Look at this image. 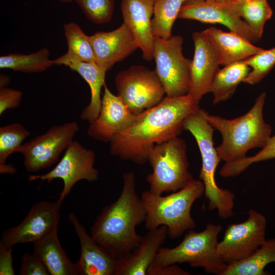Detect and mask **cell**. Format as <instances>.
<instances>
[{
	"label": "cell",
	"mask_w": 275,
	"mask_h": 275,
	"mask_svg": "<svg viewBox=\"0 0 275 275\" xmlns=\"http://www.w3.org/2000/svg\"><path fill=\"white\" fill-rule=\"evenodd\" d=\"M167 236L165 225L148 231L135 249L117 260L115 275H146Z\"/></svg>",
	"instance_id": "cell-20"
},
{
	"label": "cell",
	"mask_w": 275,
	"mask_h": 275,
	"mask_svg": "<svg viewBox=\"0 0 275 275\" xmlns=\"http://www.w3.org/2000/svg\"><path fill=\"white\" fill-rule=\"evenodd\" d=\"M54 65L69 67L78 73L89 85L91 99L89 104L82 111L80 117L89 123L98 117L101 106V92L105 85L106 71L97 64L76 60H64L56 62Z\"/></svg>",
	"instance_id": "cell-22"
},
{
	"label": "cell",
	"mask_w": 275,
	"mask_h": 275,
	"mask_svg": "<svg viewBox=\"0 0 275 275\" xmlns=\"http://www.w3.org/2000/svg\"><path fill=\"white\" fill-rule=\"evenodd\" d=\"M244 61L252 70L243 82L250 85L258 84L275 66V46L255 54Z\"/></svg>",
	"instance_id": "cell-32"
},
{
	"label": "cell",
	"mask_w": 275,
	"mask_h": 275,
	"mask_svg": "<svg viewBox=\"0 0 275 275\" xmlns=\"http://www.w3.org/2000/svg\"><path fill=\"white\" fill-rule=\"evenodd\" d=\"M154 1H155V0H154Z\"/></svg>",
	"instance_id": "cell-42"
},
{
	"label": "cell",
	"mask_w": 275,
	"mask_h": 275,
	"mask_svg": "<svg viewBox=\"0 0 275 275\" xmlns=\"http://www.w3.org/2000/svg\"><path fill=\"white\" fill-rule=\"evenodd\" d=\"M266 93H261L253 106L245 114L227 119L206 112V118L222 136L221 143L216 147L222 160L231 162L246 157L251 149L264 147L271 136L272 128L263 117Z\"/></svg>",
	"instance_id": "cell-3"
},
{
	"label": "cell",
	"mask_w": 275,
	"mask_h": 275,
	"mask_svg": "<svg viewBox=\"0 0 275 275\" xmlns=\"http://www.w3.org/2000/svg\"><path fill=\"white\" fill-rule=\"evenodd\" d=\"M200 108L189 94L177 97L166 96L156 105L138 115L127 130L110 142L109 153L124 160L142 164L157 144L179 136L186 118Z\"/></svg>",
	"instance_id": "cell-1"
},
{
	"label": "cell",
	"mask_w": 275,
	"mask_h": 275,
	"mask_svg": "<svg viewBox=\"0 0 275 275\" xmlns=\"http://www.w3.org/2000/svg\"><path fill=\"white\" fill-rule=\"evenodd\" d=\"M275 159V134L271 136L266 145L253 156L231 162H225L220 171V175L224 178L239 175L251 164Z\"/></svg>",
	"instance_id": "cell-31"
},
{
	"label": "cell",
	"mask_w": 275,
	"mask_h": 275,
	"mask_svg": "<svg viewBox=\"0 0 275 275\" xmlns=\"http://www.w3.org/2000/svg\"><path fill=\"white\" fill-rule=\"evenodd\" d=\"M275 263V237L266 239L249 258L228 265L222 275H269L265 268Z\"/></svg>",
	"instance_id": "cell-25"
},
{
	"label": "cell",
	"mask_w": 275,
	"mask_h": 275,
	"mask_svg": "<svg viewBox=\"0 0 275 275\" xmlns=\"http://www.w3.org/2000/svg\"><path fill=\"white\" fill-rule=\"evenodd\" d=\"M233 1H235L236 2H246V1H251V0H233Z\"/></svg>",
	"instance_id": "cell-40"
},
{
	"label": "cell",
	"mask_w": 275,
	"mask_h": 275,
	"mask_svg": "<svg viewBox=\"0 0 275 275\" xmlns=\"http://www.w3.org/2000/svg\"><path fill=\"white\" fill-rule=\"evenodd\" d=\"M251 68L244 60L233 62L218 69L212 81L210 92L213 95V104L229 100L237 86L247 76Z\"/></svg>",
	"instance_id": "cell-24"
},
{
	"label": "cell",
	"mask_w": 275,
	"mask_h": 275,
	"mask_svg": "<svg viewBox=\"0 0 275 275\" xmlns=\"http://www.w3.org/2000/svg\"><path fill=\"white\" fill-rule=\"evenodd\" d=\"M64 31L68 45L67 51L53 60L54 65L56 62L68 60L96 63L89 36L85 34L81 28L73 22L65 24Z\"/></svg>",
	"instance_id": "cell-26"
},
{
	"label": "cell",
	"mask_w": 275,
	"mask_h": 275,
	"mask_svg": "<svg viewBox=\"0 0 275 275\" xmlns=\"http://www.w3.org/2000/svg\"><path fill=\"white\" fill-rule=\"evenodd\" d=\"M123 181L118 198L102 209L91 229L93 239L117 260L139 245L142 236L135 228L146 218L143 202L136 193L134 173H124Z\"/></svg>",
	"instance_id": "cell-2"
},
{
	"label": "cell",
	"mask_w": 275,
	"mask_h": 275,
	"mask_svg": "<svg viewBox=\"0 0 275 275\" xmlns=\"http://www.w3.org/2000/svg\"><path fill=\"white\" fill-rule=\"evenodd\" d=\"M12 248L0 241V275L15 274L12 263Z\"/></svg>",
	"instance_id": "cell-36"
},
{
	"label": "cell",
	"mask_w": 275,
	"mask_h": 275,
	"mask_svg": "<svg viewBox=\"0 0 275 275\" xmlns=\"http://www.w3.org/2000/svg\"><path fill=\"white\" fill-rule=\"evenodd\" d=\"M58 229L33 243V253L43 262L51 275H78L73 263L62 247L58 236Z\"/></svg>",
	"instance_id": "cell-23"
},
{
	"label": "cell",
	"mask_w": 275,
	"mask_h": 275,
	"mask_svg": "<svg viewBox=\"0 0 275 275\" xmlns=\"http://www.w3.org/2000/svg\"><path fill=\"white\" fill-rule=\"evenodd\" d=\"M221 225L209 223L201 232L187 231L182 241L173 248L160 247L150 266H163L188 263L203 268L208 273L222 275L228 265L219 257L217 248Z\"/></svg>",
	"instance_id": "cell-6"
},
{
	"label": "cell",
	"mask_w": 275,
	"mask_h": 275,
	"mask_svg": "<svg viewBox=\"0 0 275 275\" xmlns=\"http://www.w3.org/2000/svg\"><path fill=\"white\" fill-rule=\"evenodd\" d=\"M186 1H187V0H185ZM212 1H220V2H225V1H230V0H212Z\"/></svg>",
	"instance_id": "cell-41"
},
{
	"label": "cell",
	"mask_w": 275,
	"mask_h": 275,
	"mask_svg": "<svg viewBox=\"0 0 275 275\" xmlns=\"http://www.w3.org/2000/svg\"><path fill=\"white\" fill-rule=\"evenodd\" d=\"M204 194V185L200 179H194L182 189L166 196L143 191L141 198L146 210V229L149 231L165 225L170 238L180 237L196 227L191 207Z\"/></svg>",
	"instance_id": "cell-4"
},
{
	"label": "cell",
	"mask_w": 275,
	"mask_h": 275,
	"mask_svg": "<svg viewBox=\"0 0 275 275\" xmlns=\"http://www.w3.org/2000/svg\"><path fill=\"white\" fill-rule=\"evenodd\" d=\"M138 116L129 110L118 95L113 94L105 85L99 114L90 123L88 135L97 141L110 143L115 135L129 128Z\"/></svg>",
	"instance_id": "cell-15"
},
{
	"label": "cell",
	"mask_w": 275,
	"mask_h": 275,
	"mask_svg": "<svg viewBox=\"0 0 275 275\" xmlns=\"http://www.w3.org/2000/svg\"><path fill=\"white\" fill-rule=\"evenodd\" d=\"M22 92L7 87L0 88V115L10 109L18 107L21 101Z\"/></svg>",
	"instance_id": "cell-35"
},
{
	"label": "cell",
	"mask_w": 275,
	"mask_h": 275,
	"mask_svg": "<svg viewBox=\"0 0 275 275\" xmlns=\"http://www.w3.org/2000/svg\"><path fill=\"white\" fill-rule=\"evenodd\" d=\"M19 274L20 275L50 274L41 260L33 253L31 254L25 253L22 256Z\"/></svg>",
	"instance_id": "cell-34"
},
{
	"label": "cell",
	"mask_w": 275,
	"mask_h": 275,
	"mask_svg": "<svg viewBox=\"0 0 275 275\" xmlns=\"http://www.w3.org/2000/svg\"><path fill=\"white\" fill-rule=\"evenodd\" d=\"M96 63L106 72L139 48L125 22L110 32H97L89 36Z\"/></svg>",
	"instance_id": "cell-17"
},
{
	"label": "cell",
	"mask_w": 275,
	"mask_h": 275,
	"mask_svg": "<svg viewBox=\"0 0 275 275\" xmlns=\"http://www.w3.org/2000/svg\"><path fill=\"white\" fill-rule=\"evenodd\" d=\"M95 160V154L93 150L73 140L53 169L44 174L31 176L29 179H39L49 183L55 179H61L63 187L59 200L63 202L78 181L85 180L94 182L98 179V171L94 167Z\"/></svg>",
	"instance_id": "cell-12"
},
{
	"label": "cell",
	"mask_w": 275,
	"mask_h": 275,
	"mask_svg": "<svg viewBox=\"0 0 275 275\" xmlns=\"http://www.w3.org/2000/svg\"><path fill=\"white\" fill-rule=\"evenodd\" d=\"M68 218L80 245V257L76 263L78 275H115L117 259L93 239L74 213H69Z\"/></svg>",
	"instance_id": "cell-18"
},
{
	"label": "cell",
	"mask_w": 275,
	"mask_h": 275,
	"mask_svg": "<svg viewBox=\"0 0 275 275\" xmlns=\"http://www.w3.org/2000/svg\"><path fill=\"white\" fill-rule=\"evenodd\" d=\"M31 133L22 124L14 123L0 127V173L14 174L16 169L7 164L8 157L13 153L20 152L23 141Z\"/></svg>",
	"instance_id": "cell-28"
},
{
	"label": "cell",
	"mask_w": 275,
	"mask_h": 275,
	"mask_svg": "<svg viewBox=\"0 0 275 275\" xmlns=\"http://www.w3.org/2000/svg\"><path fill=\"white\" fill-rule=\"evenodd\" d=\"M229 4L236 14L249 25L255 36L260 40L265 23L272 15V10L267 0L246 2L229 1Z\"/></svg>",
	"instance_id": "cell-27"
},
{
	"label": "cell",
	"mask_w": 275,
	"mask_h": 275,
	"mask_svg": "<svg viewBox=\"0 0 275 275\" xmlns=\"http://www.w3.org/2000/svg\"><path fill=\"white\" fill-rule=\"evenodd\" d=\"M10 82L9 77L5 74H1L0 76V88L6 87Z\"/></svg>",
	"instance_id": "cell-38"
},
{
	"label": "cell",
	"mask_w": 275,
	"mask_h": 275,
	"mask_svg": "<svg viewBox=\"0 0 275 275\" xmlns=\"http://www.w3.org/2000/svg\"><path fill=\"white\" fill-rule=\"evenodd\" d=\"M148 161L152 172L146 181L154 194L177 191L194 179L188 170L186 143L179 136L156 145Z\"/></svg>",
	"instance_id": "cell-7"
},
{
	"label": "cell",
	"mask_w": 275,
	"mask_h": 275,
	"mask_svg": "<svg viewBox=\"0 0 275 275\" xmlns=\"http://www.w3.org/2000/svg\"><path fill=\"white\" fill-rule=\"evenodd\" d=\"M185 0H155L151 20L154 37L168 39L181 8Z\"/></svg>",
	"instance_id": "cell-30"
},
{
	"label": "cell",
	"mask_w": 275,
	"mask_h": 275,
	"mask_svg": "<svg viewBox=\"0 0 275 275\" xmlns=\"http://www.w3.org/2000/svg\"><path fill=\"white\" fill-rule=\"evenodd\" d=\"M183 38L174 35L168 39L154 37L153 59L155 71L163 87L166 96L186 95L190 90L191 60L182 52Z\"/></svg>",
	"instance_id": "cell-8"
},
{
	"label": "cell",
	"mask_w": 275,
	"mask_h": 275,
	"mask_svg": "<svg viewBox=\"0 0 275 275\" xmlns=\"http://www.w3.org/2000/svg\"><path fill=\"white\" fill-rule=\"evenodd\" d=\"M266 227L265 216L254 209L250 210L244 222L227 227L223 239L218 243L219 257L227 265L249 258L266 239Z\"/></svg>",
	"instance_id": "cell-10"
},
{
	"label": "cell",
	"mask_w": 275,
	"mask_h": 275,
	"mask_svg": "<svg viewBox=\"0 0 275 275\" xmlns=\"http://www.w3.org/2000/svg\"><path fill=\"white\" fill-rule=\"evenodd\" d=\"M154 0H121V10L147 61L153 59L154 36L151 25Z\"/></svg>",
	"instance_id": "cell-19"
},
{
	"label": "cell",
	"mask_w": 275,
	"mask_h": 275,
	"mask_svg": "<svg viewBox=\"0 0 275 275\" xmlns=\"http://www.w3.org/2000/svg\"><path fill=\"white\" fill-rule=\"evenodd\" d=\"M62 202L42 201L35 203L18 225L2 233L1 241L13 246L19 243H34L58 229Z\"/></svg>",
	"instance_id": "cell-13"
},
{
	"label": "cell",
	"mask_w": 275,
	"mask_h": 275,
	"mask_svg": "<svg viewBox=\"0 0 275 275\" xmlns=\"http://www.w3.org/2000/svg\"><path fill=\"white\" fill-rule=\"evenodd\" d=\"M202 31L215 49L220 65L224 66L245 60L264 50L233 31L224 32L215 27Z\"/></svg>",
	"instance_id": "cell-21"
},
{
	"label": "cell",
	"mask_w": 275,
	"mask_h": 275,
	"mask_svg": "<svg viewBox=\"0 0 275 275\" xmlns=\"http://www.w3.org/2000/svg\"><path fill=\"white\" fill-rule=\"evenodd\" d=\"M54 65L49 50L42 48L30 54L10 53L0 57V68L25 73L41 72Z\"/></svg>",
	"instance_id": "cell-29"
},
{
	"label": "cell",
	"mask_w": 275,
	"mask_h": 275,
	"mask_svg": "<svg viewBox=\"0 0 275 275\" xmlns=\"http://www.w3.org/2000/svg\"><path fill=\"white\" fill-rule=\"evenodd\" d=\"M115 82L118 95L135 115L158 104L166 94L155 70L143 65L120 72Z\"/></svg>",
	"instance_id": "cell-9"
},
{
	"label": "cell",
	"mask_w": 275,
	"mask_h": 275,
	"mask_svg": "<svg viewBox=\"0 0 275 275\" xmlns=\"http://www.w3.org/2000/svg\"><path fill=\"white\" fill-rule=\"evenodd\" d=\"M229 2L187 0L182 5L178 18L222 24L252 43L259 41L247 23L232 8Z\"/></svg>",
	"instance_id": "cell-14"
},
{
	"label": "cell",
	"mask_w": 275,
	"mask_h": 275,
	"mask_svg": "<svg viewBox=\"0 0 275 275\" xmlns=\"http://www.w3.org/2000/svg\"><path fill=\"white\" fill-rule=\"evenodd\" d=\"M206 111L200 107L187 116L184 121V129L193 135L198 144L202 158L199 179L205 187V195L209 200L208 209H217L218 215L226 219L233 215L235 194L230 190L217 185L215 174L222 160L214 146V128L206 118Z\"/></svg>",
	"instance_id": "cell-5"
},
{
	"label": "cell",
	"mask_w": 275,
	"mask_h": 275,
	"mask_svg": "<svg viewBox=\"0 0 275 275\" xmlns=\"http://www.w3.org/2000/svg\"><path fill=\"white\" fill-rule=\"evenodd\" d=\"M59 1L63 3H70V2H72L74 0H59Z\"/></svg>",
	"instance_id": "cell-39"
},
{
	"label": "cell",
	"mask_w": 275,
	"mask_h": 275,
	"mask_svg": "<svg viewBox=\"0 0 275 275\" xmlns=\"http://www.w3.org/2000/svg\"><path fill=\"white\" fill-rule=\"evenodd\" d=\"M192 37L194 54L190 66V94L198 103L210 92L213 78L220 65L218 55L203 31L195 32Z\"/></svg>",
	"instance_id": "cell-16"
},
{
	"label": "cell",
	"mask_w": 275,
	"mask_h": 275,
	"mask_svg": "<svg viewBox=\"0 0 275 275\" xmlns=\"http://www.w3.org/2000/svg\"><path fill=\"white\" fill-rule=\"evenodd\" d=\"M91 21L96 24L108 22L112 18L114 0H74Z\"/></svg>",
	"instance_id": "cell-33"
},
{
	"label": "cell",
	"mask_w": 275,
	"mask_h": 275,
	"mask_svg": "<svg viewBox=\"0 0 275 275\" xmlns=\"http://www.w3.org/2000/svg\"><path fill=\"white\" fill-rule=\"evenodd\" d=\"M79 130L76 121L66 122L52 126L46 132L23 144L19 153L23 156L27 171L37 172L54 164Z\"/></svg>",
	"instance_id": "cell-11"
},
{
	"label": "cell",
	"mask_w": 275,
	"mask_h": 275,
	"mask_svg": "<svg viewBox=\"0 0 275 275\" xmlns=\"http://www.w3.org/2000/svg\"><path fill=\"white\" fill-rule=\"evenodd\" d=\"M148 275H189V272L175 264L163 266H149Z\"/></svg>",
	"instance_id": "cell-37"
}]
</instances>
